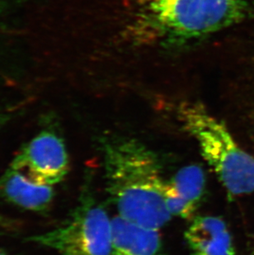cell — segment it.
I'll use <instances>...</instances> for the list:
<instances>
[{"mask_svg":"<svg viewBox=\"0 0 254 255\" xmlns=\"http://www.w3.org/2000/svg\"><path fill=\"white\" fill-rule=\"evenodd\" d=\"M111 255H163L159 230L144 227L118 215L112 219Z\"/></svg>","mask_w":254,"mask_h":255,"instance_id":"9c48e42d","label":"cell"},{"mask_svg":"<svg viewBox=\"0 0 254 255\" xmlns=\"http://www.w3.org/2000/svg\"><path fill=\"white\" fill-rule=\"evenodd\" d=\"M107 189L120 217L159 230L170 221L158 157L134 138L108 137L103 142Z\"/></svg>","mask_w":254,"mask_h":255,"instance_id":"6da1fadb","label":"cell"},{"mask_svg":"<svg viewBox=\"0 0 254 255\" xmlns=\"http://www.w3.org/2000/svg\"><path fill=\"white\" fill-rule=\"evenodd\" d=\"M6 121V116L2 114V111L0 110V129L2 128V125L4 124Z\"/></svg>","mask_w":254,"mask_h":255,"instance_id":"8fae6325","label":"cell"},{"mask_svg":"<svg viewBox=\"0 0 254 255\" xmlns=\"http://www.w3.org/2000/svg\"><path fill=\"white\" fill-rule=\"evenodd\" d=\"M0 255H9L8 254L6 253L5 251H2V250H0Z\"/></svg>","mask_w":254,"mask_h":255,"instance_id":"7c38bea8","label":"cell"},{"mask_svg":"<svg viewBox=\"0 0 254 255\" xmlns=\"http://www.w3.org/2000/svg\"><path fill=\"white\" fill-rule=\"evenodd\" d=\"M206 175L197 164L178 170L166 181L164 199L172 217L187 219L194 215L206 189Z\"/></svg>","mask_w":254,"mask_h":255,"instance_id":"52a82bcc","label":"cell"},{"mask_svg":"<svg viewBox=\"0 0 254 255\" xmlns=\"http://www.w3.org/2000/svg\"><path fill=\"white\" fill-rule=\"evenodd\" d=\"M185 239L191 255H236L232 235L221 217H195Z\"/></svg>","mask_w":254,"mask_h":255,"instance_id":"ba28073f","label":"cell"},{"mask_svg":"<svg viewBox=\"0 0 254 255\" xmlns=\"http://www.w3.org/2000/svg\"><path fill=\"white\" fill-rule=\"evenodd\" d=\"M17 222H15L14 220L10 219L2 215H0V228L14 229L17 227Z\"/></svg>","mask_w":254,"mask_h":255,"instance_id":"30bf717a","label":"cell"},{"mask_svg":"<svg viewBox=\"0 0 254 255\" xmlns=\"http://www.w3.org/2000/svg\"><path fill=\"white\" fill-rule=\"evenodd\" d=\"M28 241L52 249L59 255H111L112 219L87 190L65 222Z\"/></svg>","mask_w":254,"mask_h":255,"instance_id":"277c9868","label":"cell"},{"mask_svg":"<svg viewBox=\"0 0 254 255\" xmlns=\"http://www.w3.org/2000/svg\"><path fill=\"white\" fill-rule=\"evenodd\" d=\"M0 198L21 209L44 213L52 204L55 191L53 186L38 183L9 166L0 177Z\"/></svg>","mask_w":254,"mask_h":255,"instance_id":"8992f818","label":"cell"},{"mask_svg":"<svg viewBox=\"0 0 254 255\" xmlns=\"http://www.w3.org/2000/svg\"><path fill=\"white\" fill-rule=\"evenodd\" d=\"M10 167L38 183L53 186L67 175L70 159L62 138L55 130L46 129L22 146Z\"/></svg>","mask_w":254,"mask_h":255,"instance_id":"5b68a950","label":"cell"},{"mask_svg":"<svg viewBox=\"0 0 254 255\" xmlns=\"http://www.w3.org/2000/svg\"><path fill=\"white\" fill-rule=\"evenodd\" d=\"M144 14L165 39H198L237 23L245 0H142Z\"/></svg>","mask_w":254,"mask_h":255,"instance_id":"3957f363","label":"cell"},{"mask_svg":"<svg viewBox=\"0 0 254 255\" xmlns=\"http://www.w3.org/2000/svg\"><path fill=\"white\" fill-rule=\"evenodd\" d=\"M180 118L229 195L254 193V157L235 141L226 126L200 104L182 107Z\"/></svg>","mask_w":254,"mask_h":255,"instance_id":"7a4b0ae2","label":"cell"}]
</instances>
